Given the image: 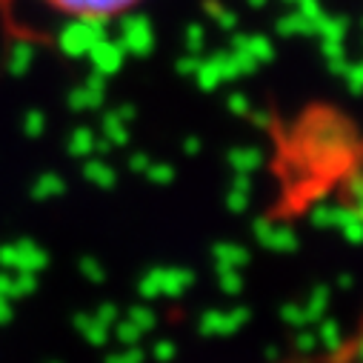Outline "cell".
Wrapping results in <instances>:
<instances>
[{
  "label": "cell",
  "instance_id": "6da1fadb",
  "mask_svg": "<svg viewBox=\"0 0 363 363\" xmlns=\"http://www.w3.org/2000/svg\"><path fill=\"white\" fill-rule=\"evenodd\" d=\"M146 0H0V18L15 32L23 12L55 21L60 26H109L129 18Z\"/></svg>",
  "mask_w": 363,
  "mask_h": 363
}]
</instances>
